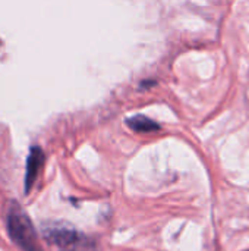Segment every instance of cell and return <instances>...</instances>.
Returning a JSON list of instances; mask_svg holds the SVG:
<instances>
[{
	"instance_id": "1",
	"label": "cell",
	"mask_w": 249,
	"mask_h": 251,
	"mask_svg": "<svg viewBox=\"0 0 249 251\" xmlns=\"http://www.w3.org/2000/svg\"><path fill=\"white\" fill-rule=\"evenodd\" d=\"M6 228L10 241L22 251H44L38 232L31 222L28 213L15 201L9 206L6 216Z\"/></svg>"
},
{
	"instance_id": "2",
	"label": "cell",
	"mask_w": 249,
	"mask_h": 251,
	"mask_svg": "<svg viewBox=\"0 0 249 251\" xmlns=\"http://www.w3.org/2000/svg\"><path fill=\"white\" fill-rule=\"evenodd\" d=\"M43 238L51 251H98V244L94 238L63 224L44 226Z\"/></svg>"
},
{
	"instance_id": "3",
	"label": "cell",
	"mask_w": 249,
	"mask_h": 251,
	"mask_svg": "<svg viewBox=\"0 0 249 251\" xmlns=\"http://www.w3.org/2000/svg\"><path fill=\"white\" fill-rule=\"evenodd\" d=\"M45 162L44 151L38 146H32L29 149V154L26 157V168H25V196H28L34 187V182L38 178L40 171L43 169Z\"/></svg>"
},
{
	"instance_id": "4",
	"label": "cell",
	"mask_w": 249,
	"mask_h": 251,
	"mask_svg": "<svg viewBox=\"0 0 249 251\" xmlns=\"http://www.w3.org/2000/svg\"><path fill=\"white\" fill-rule=\"evenodd\" d=\"M125 124L128 128H131L135 132L141 134H148V132H157L161 129V125L157 124L156 121L150 119L145 115H134L125 119Z\"/></svg>"
},
{
	"instance_id": "5",
	"label": "cell",
	"mask_w": 249,
	"mask_h": 251,
	"mask_svg": "<svg viewBox=\"0 0 249 251\" xmlns=\"http://www.w3.org/2000/svg\"><path fill=\"white\" fill-rule=\"evenodd\" d=\"M156 85H157V81H156V79H142L141 84H139V87L144 88V90L153 88V87H156Z\"/></svg>"
}]
</instances>
